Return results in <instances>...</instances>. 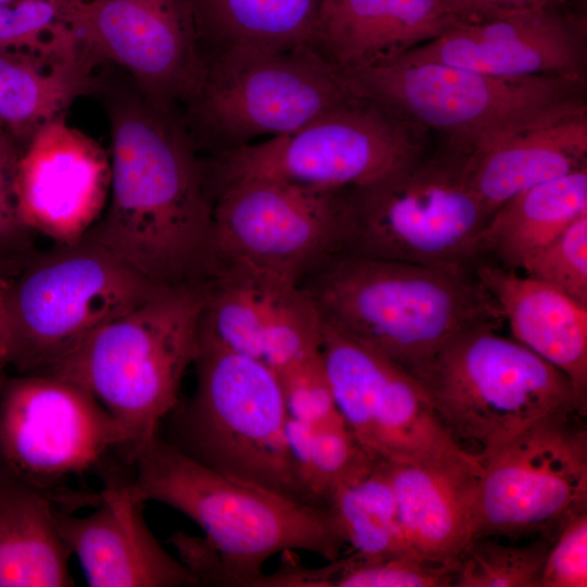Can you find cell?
<instances>
[{
  "label": "cell",
  "instance_id": "cb8c5ba5",
  "mask_svg": "<svg viewBox=\"0 0 587 587\" xmlns=\"http://www.w3.org/2000/svg\"><path fill=\"white\" fill-rule=\"evenodd\" d=\"M101 63L78 46L52 52L0 51V129L23 147L80 96L96 91Z\"/></svg>",
  "mask_w": 587,
  "mask_h": 587
},
{
  "label": "cell",
  "instance_id": "e0dca14e",
  "mask_svg": "<svg viewBox=\"0 0 587 587\" xmlns=\"http://www.w3.org/2000/svg\"><path fill=\"white\" fill-rule=\"evenodd\" d=\"M387 61L440 63L501 77H586V17L565 1L499 18L463 21Z\"/></svg>",
  "mask_w": 587,
  "mask_h": 587
},
{
  "label": "cell",
  "instance_id": "f546056e",
  "mask_svg": "<svg viewBox=\"0 0 587 587\" xmlns=\"http://www.w3.org/2000/svg\"><path fill=\"white\" fill-rule=\"evenodd\" d=\"M329 505L339 519L349 551L365 555L411 551L401 530L392 488L380 463L361 480L335 492Z\"/></svg>",
  "mask_w": 587,
  "mask_h": 587
},
{
  "label": "cell",
  "instance_id": "836d02e7",
  "mask_svg": "<svg viewBox=\"0 0 587 587\" xmlns=\"http://www.w3.org/2000/svg\"><path fill=\"white\" fill-rule=\"evenodd\" d=\"M519 267L526 276L587 304V214L529 253Z\"/></svg>",
  "mask_w": 587,
  "mask_h": 587
},
{
  "label": "cell",
  "instance_id": "8d00e7d4",
  "mask_svg": "<svg viewBox=\"0 0 587 587\" xmlns=\"http://www.w3.org/2000/svg\"><path fill=\"white\" fill-rule=\"evenodd\" d=\"M587 586V511L569 517L549 547L540 587Z\"/></svg>",
  "mask_w": 587,
  "mask_h": 587
},
{
  "label": "cell",
  "instance_id": "ac0fdd59",
  "mask_svg": "<svg viewBox=\"0 0 587 587\" xmlns=\"http://www.w3.org/2000/svg\"><path fill=\"white\" fill-rule=\"evenodd\" d=\"M110 185V155L64 116L42 126L20 149L13 180L18 215L54 243L84 237L103 213Z\"/></svg>",
  "mask_w": 587,
  "mask_h": 587
},
{
  "label": "cell",
  "instance_id": "ab89813d",
  "mask_svg": "<svg viewBox=\"0 0 587 587\" xmlns=\"http://www.w3.org/2000/svg\"><path fill=\"white\" fill-rule=\"evenodd\" d=\"M453 1L458 5L459 10L461 11L464 20L466 21L467 11L471 4L474 2V0H453Z\"/></svg>",
  "mask_w": 587,
  "mask_h": 587
},
{
  "label": "cell",
  "instance_id": "2e32d148",
  "mask_svg": "<svg viewBox=\"0 0 587 587\" xmlns=\"http://www.w3.org/2000/svg\"><path fill=\"white\" fill-rule=\"evenodd\" d=\"M65 18L153 104L182 114L197 93L205 63L189 0H68Z\"/></svg>",
  "mask_w": 587,
  "mask_h": 587
},
{
  "label": "cell",
  "instance_id": "1f68e13d",
  "mask_svg": "<svg viewBox=\"0 0 587 587\" xmlns=\"http://www.w3.org/2000/svg\"><path fill=\"white\" fill-rule=\"evenodd\" d=\"M314 428L307 489L315 504L328 507L335 492L367 476L377 462L345 422Z\"/></svg>",
  "mask_w": 587,
  "mask_h": 587
},
{
  "label": "cell",
  "instance_id": "60d3db41",
  "mask_svg": "<svg viewBox=\"0 0 587 587\" xmlns=\"http://www.w3.org/2000/svg\"><path fill=\"white\" fill-rule=\"evenodd\" d=\"M0 278H3V279L12 278L11 273L5 267H3L1 264H0Z\"/></svg>",
  "mask_w": 587,
  "mask_h": 587
},
{
  "label": "cell",
  "instance_id": "484cf974",
  "mask_svg": "<svg viewBox=\"0 0 587 587\" xmlns=\"http://www.w3.org/2000/svg\"><path fill=\"white\" fill-rule=\"evenodd\" d=\"M53 491L0 472V587L74 586Z\"/></svg>",
  "mask_w": 587,
  "mask_h": 587
},
{
  "label": "cell",
  "instance_id": "7402d4cb",
  "mask_svg": "<svg viewBox=\"0 0 587 587\" xmlns=\"http://www.w3.org/2000/svg\"><path fill=\"white\" fill-rule=\"evenodd\" d=\"M475 275L514 339L561 371L587 409V304L507 266L479 265Z\"/></svg>",
  "mask_w": 587,
  "mask_h": 587
},
{
  "label": "cell",
  "instance_id": "6da1fadb",
  "mask_svg": "<svg viewBox=\"0 0 587 587\" xmlns=\"http://www.w3.org/2000/svg\"><path fill=\"white\" fill-rule=\"evenodd\" d=\"M111 133L107 207L85 234L160 288L204 283L212 271V209L201 158L180 113L132 83L100 77Z\"/></svg>",
  "mask_w": 587,
  "mask_h": 587
},
{
  "label": "cell",
  "instance_id": "7a4b0ae2",
  "mask_svg": "<svg viewBox=\"0 0 587 587\" xmlns=\"http://www.w3.org/2000/svg\"><path fill=\"white\" fill-rule=\"evenodd\" d=\"M467 267L345 252L313 270L299 286L322 321L417 378L458 333L504 321Z\"/></svg>",
  "mask_w": 587,
  "mask_h": 587
},
{
  "label": "cell",
  "instance_id": "4dcf8cb0",
  "mask_svg": "<svg viewBox=\"0 0 587 587\" xmlns=\"http://www.w3.org/2000/svg\"><path fill=\"white\" fill-rule=\"evenodd\" d=\"M550 545L546 537L519 545L476 536L458 560L452 587H540Z\"/></svg>",
  "mask_w": 587,
  "mask_h": 587
},
{
  "label": "cell",
  "instance_id": "ba28073f",
  "mask_svg": "<svg viewBox=\"0 0 587 587\" xmlns=\"http://www.w3.org/2000/svg\"><path fill=\"white\" fill-rule=\"evenodd\" d=\"M161 289L86 235L36 251L7 282L9 365L45 374Z\"/></svg>",
  "mask_w": 587,
  "mask_h": 587
},
{
  "label": "cell",
  "instance_id": "e575fe53",
  "mask_svg": "<svg viewBox=\"0 0 587 587\" xmlns=\"http://www.w3.org/2000/svg\"><path fill=\"white\" fill-rule=\"evenodd\" d=\"M289 416L313 426L345 422L338 412L321 351L277 374Z\"/></svg>",
  "mask_w": 587,
  "mask_h": 587
},
{
  "label": "cell",
  "instance_id": "ffe728a7",
  "mask_svg": "<svg viewBox=\"0 0 587 587\" xmlns=\"http://www.w3.org/2000/svg\"><path fill=\"white\" fill-rule=\"evenodd\" d=\"M392 488L399 523L415 554L457 566L476 537L482 463H380Z\"/></svg>",
  "mask_w": 587,
  "mask_h": 587
},
{
  "label": "cell",
  "instance_id": "9a60e30c",
  "mask_svg": "<svg viewBox=\"0 0 587 587\" xmlns=\"http://www.w3.org/2000/svg\"><path fill=\"white\" fill-rule=\"evenodd\" d=\"M120 423L87 390L49 374L5 376L0 388V472L51 490L122 454Z\"/></svg>",
  "mask_w": 587,
  "mask_h": 587
},
{
  "label": "cell",
  "instance_id": "ee69618b",
  "mask_svg": "<svg viewBox=\"0 0 587 587\" xmlns=\"http://www.w3.org/2000/svg\"><path fill=\"white\" fill-rule=\"evenodd\" d=\"M11 0H0V3H3V2H9Z\"/></svg>",
  "mask_w": 587,
  "mask_h": 587
},
{
  "label": "cell",
  "instance_id": "d4e9b609",
  "mask_svg": "<svg viewBox=\"0 0 587 587\" xmlns=\"http://www.w3.org/2000/svg\"><path fill=\"white\" fill-rule=\"evenodd\" d=\"M298 283L238 263H217L204 283L198 338L263 363Z\"/></svg>",
  "mask_w": 587,
  "mask_h": 587
},
{
  "label": "cell",
  "instance_id": "8fae6325",
  "mask_svg": "<svg viewBox=\"0 0 587 587\" xmlns=\"http://www.w3.org/2000/svg\"><path fill=\"white\" fill-rule=\"evenodd\" d=\"M465 151L444 146L369 185L347 190V253L426 265L469 266L492 212L473 190Z\"/></svg>",
  "mask_w": 587,
  "mask_h": 587
},
{
  "label": "cell",
  "instance_id": "5bb4252c",
  "mask_svg": "<svg viewBox=\"0 0 587 587\" xmlns=\"http://www.w3.org/2000/svg\"><path fill=\"white\" fill-rule=\"evenodd\" d=\"M321 355L338 412L377 463H482L450 436L403 366L322 320Z\"/></svg>",
  "mask_w": 587,
  "mask_h": 587
},
{
  "label": "cell",
  "instance_id": "603a6c76",
  "mask_svg": "<svg viewBox=\"0 0 587 587\" xmlns=\"http://www.w3.org/2000/svg\"><path fill=\"white\" fill-rule=\"evenodd\" d=\"M587 113L530 127L466 152L470 185L494 213L535 185L587 166Z\"/></svg>",
  "mask_w": 587,
  "mask_h": 587
},
{
  "label": "cell",
  "instance_id": "5b68a950",
  "mask_svg": "<svg viewBox=\"0 0 587 587\" xmlns=\"http://www.w3.org/2000/svg\"><path fill=\"white\" fill-rule=\"evenodd\" d=\"M344 73L353 92L465 152L587 113L586 77H501L440 63L388 61Z\"/></svg>",
  "mask_w": 587,
  "mask_h": 587
},
{
  "label": "cell",
  "instance_id": "52a82bcc",
  "mask_svg": "<svg viewBox=\"0 0 587 587\" xmlns=\"http://www.w3.org/2000/svg\"><path fill=\"white\" fill-rule=\"evenodd\" d=\"M497 327L458 333L417 377L450 436L479 446L478 457L549 415H586L561 371Z\"/></svg>",
  "mask_w": 587,
  "mask_h": 587
},
{
  "label": "cell",
  "instance_id": "4316f807",
  "mask_svg": "<svg viewBox=\"0 0 587 587\" xmlns=\"http://www.w3.org/2000/svg\"><path fill=\"white\" fill-rule=\"evenodd\" d=\"M204 61L237 47L314 46L322 0H189Z\"/></svg>",
  "mask_w": 587,
  "mask_h": 587
},
{
  "label": "cell",
  "instance_id": "7c38bea8",
  "mask_svg": "<svg viewBox=\"0 0 587 587\" xmlns=\"http://www.w3.org/2000/svg\"><path fill=\"white\" fill-rule=\"evenodd\" d=\"M208 193L212 268L217 263H238L300 284L313 270L348 251L351 211L347 190L315 191L243 179Z\"/></svg>",
  "mask_w": 587,
  "mask_h": 587
},
{
  "label": "cell",
  "instance_id": "f35d334b",
  "mask_svg": "<svg viewBox=\"0 0 587 587\" xmlns=\"http://www.w3.org/2000/svg\"><path fill=\"white\" fill-rule=\"evenodd\" d=\"M8 279L0 278V372L9 366L10 329L5 303V288Z\"/></svg>",
  "mask_w": 587,
  "mask_h": 587
},
{
  "label": "cell",
  "instance_id": "d6a6232c",
  "mask_svg": "<svg viewBox=\"0 0 587 587\" xmlns=\"http://www.w3.org/2000/svg\"><path fill=\"white\" fill-rule=\"evenodd\" d=\"M68 0L0 3V51L51 52L80 43L65 18Z\"/></svg>",
  "mask_w": 587,
  "mask_h": 587
},
{
  "label": "cell",
  "instance_id": "d6986e66",
  "mask_svg": "<svg viewBox=\"0 0 587 587\" xmlns=\"http://www.w3.org/2000/svg\"><path fill=\"white\" fill-rule=\"evenodd\" d=\"M99 505L86 516L58 512L61 538L91 587L199 586L191 571L167 553L143 519L145 501L132 479L108 476Z\"/></svg>",
  "mask_w": 587,
  "mask_h": 587
},
{
  "label": "cell",
  "instance_id": "44dd1931",
  "mask_svg": "<svg viewBox=\"0 0 587 587\" xmlns=\"http://www.w3.org/2000/svg\"><path fill=\"white\" fill-rule=\"evenodd\" d=\"M464 17L453 0H322L314 47L341 71L387 61Z\"/></svg>",
  "mask_w": 587,
  "mask_h": 587
},
{
  "label": "cell",
  "instance_id": "3957f363",
  "mask_svg": "<svg viewBox=\"0 0 587 587\" xmlns=\"http://www.w3.org/2000/svg\"><path fill=\"white\" fill-rule=\"evenodd\" d=\"M132 486L190 517L221 565L218 586L252 587L278 552L303 550L334 560L347 545L334 509L287 497L204 465L158 436L134 459Z\"/></svg>",
  "mask_w": 587,
  "mask_h": 587
},
{
  "label": "cell",
  "instance_id": "d590c367",
  "mask_svg": "<svg viewBox=\"0 0 587 587\" xmlns=\"http://www.w3.org/2000/svg\"><path fill=\"white\" fill-rule=\"evenodd\" d=\"M18 153L15 141L7 136L0 143V264L12 276L37 251L33 239L35 233L22 222L14 197L13 180Z\"/></svg>",
  "mask_w": 587,
  "mask_h": 587
},
{
  "label": "cell",
  "instance_id": "74e56055",
  "mask_svg": "<svg viewBox=\"0 0 587 587\" xmlns=\"http://www.w3.org/2000/svg\"><path fill=\"white\" fill-rule=\"evenodd\" d=\"M566 0H474L466 21H487L511 14L533 12Z\"/></svg>",
  "mask_w": 587,
  "mask_h": 587
},
{
  "label": "cell",
  "instance_id": "8992f818",
  "mask_svg": "<svg viewBox=\"0 0 587 587\" xmlns=\"http://www.w3.org/2000/svg\"><path fill=\"white\" fill-rule=\"evenodd\" d=\"M193 364L196 390L165 417V439L204 465L314 504L288 445L289 414L277 375L205 339H199Z\"/></svg>",
  "mask_w": 587,
  "mask_h": 587
},
{
  "label": "cell",
  "instance_id": "f1b7e54d",
  "mask_svg": "<svg viewBox=\"0 0 587 587\" xmlns=\"http://www.w3.org/2000/svg\"><path fill=\"white\" fill-rule=\"evenodd\" d=\"M284 552L280 566L254 587H450L457 566L405 551L365 555L348 551L321 567H307Z\"/></svg>",
  "mask_w": 587,
  "mask_h": 587
},
{
  "label": "cell",
  "instance_id": "9c48e42d",
  "mask_svg": "<svg viewBox=\"0 0 587 587\" xmlns=\"http://www.w3.org/2000/svg\"><path fill=\"white\" fill-rule=\"evenodd\" d=\"M204 63L182 113L199 155L294 132L354 95L345 73L314 46L237 47Z\"/></svg>",
  "mask_w": 587,
  "mask_h": 587
},
{
  "label": "cell",
  "instance_id": "30bf717a",
  "mask_svg": "<svg viewBox=\"0 0 587 587\" xmlns=\"http://www.w3.org/2000/svg\"><path fill=\"white\" fill-rule=\"evenodd\" d=\"M429 132L354 92L300 128L201 157L207 189L263 179L315 191L374 183L428 151Z\"/></svg>",
  "mask_w": 587,
  "mask_h": 587
},
{
  "label": "cell",
  "instance_id": "4fadbf2b",
  "mask_svg": "<svg viewBox=\"0 0 587 587\" xmlns=\"http://www.w3.org/2000/svg\"><path fill=\"white\" fill-rule=\"evenodd\" d=\"M575 412L532 424L479 455L476 536L553 539L587 511V430Z\"/></svg>",
  "mask_w": 587,
  "mask_h": 587
},
{
  "label": "cell",
  "instance_id": "83f0119b",
  "mask_svg": "<svg viewBox=\"0 0 587 587\" xmlns=\"http://www.w3.org/2000/svg\"><path fill=\"white\" fill-rule=\"evenodd\" d=\"M587 214V166L529 187L491 214L479 253L491 252L507 267H519L533 251Z\"/></svg>",
  "mask_w": 587,
  "mask_h": 587
},
{
  "label": "cell",
  "instance_id": "b9f144b4",
  "mask_svg": "<svg viewBox=\"0 0 587 587\" xmlns=\"http://www.w3.org/2000/svg\"><path fill=\"white\" fill-rule=\"evenodd\" d=\"M5 376L4 372H0V388Z\"/></svg>",
  "mask_w": 587,
  "mask_h": 587
},
{
  "label": "cell",
  "instance_id": "7bdbcfd3",
  "mask_svg": "<svg viewBox=\"0 0 587 587\" xmlns=\"http://www.w3.org/2000/svg\"><path fill=\"white\" fill-rule=\"evenodd\" d=\"M8 135H5L1 129H0V143L3 141V139L7 137Z\"/></svg>",
  "mask_w": 587,
  "mask_h": 587
},
{
  "label": "cell",
  "instance_id": "277c9868",
  "mask_svg": "<svg viewBox=\"0 0 587 587\" xmlns=\"http://www.w3.org/2000/svg\"><path fill=\"white\" fill-rule=\"evenodd\" d=\"M204 283L161 289L45 373L77 384L110 412L124 430L128 462L179 402L198 353Z\"/></svg>",
  "mask_w": 587,
  "mask_h": 587
}]
</instances>
